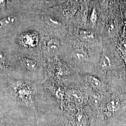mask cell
<instances>
[{
    "label": "cell",
    "instance_id": "cell-1",
    "mask_svg": "<svg viewBox=\"0 0 126 126\" xmlns=\"http://www.w3.org/2000/svg\"><path fill=\"white\" fill-rule=\"evenodd\" d=\"M82 84L89 90L104 94H109L110 89L107 85L99 78L90 73H80Z\"/></svg>",
    "mask_w": 126,
    "mask_h": 126
},
{
    "label": "cell",
    "instance_id": "cell-2",
    "mask_svg": "<svg viewBox=\"0 0 126 126\" xmlns=\"http://www.w3.org/2000/svg\"><path fill=\"white\" fill-rule=\"evenodd\" d=\"M14 89L16 90V92L18 98L21 99L27 106H31L32 108H35L34 90L33 88L28 84L17 82L15 86Z\"/></svg>",
    "mask_w": 126,
    "mask_h": 126
},
{
    "label": "cell",
    "instance_id": "cell-3",
    "mask_svg": "<svg viewBox=\"0 0 126 126\" xmlns=\"http://www.w3.org/2000/svg\"><path fill=\"white\" fill-rule=\"evenodd\" d=\"M88 103L92 108L100 110L110 94H104L86 89Z\"/></svg>",
    "mask_w": 126,
    "mask_h": 126
},
{
    "label": "cell",
    "instance_id": "cell-4",
    "mask_svg": "<svg viewBox=\"0 0 126 126\" xmlns=\"http://www.w3.org/2000/svg\"><path fill=\"white\" fill-rule=\"evenodd\" d=\"M60 48V41L57 38H52L47 44V50L51 56H56Z\"/></svg>",
    "mask_w": 126,
    "mask_h": 126
},
{
    "label": "cell",
    "instance_id": "cell-5",
    "mask_svg": "<svg viewBox=\"0 0 126 126\" xmlns=\"http://www.w3.org/2000/svg\"><path fill=\"white\" fill-rule=\"evenodd\" d=\"M78 36L81 40L85 42H91L94 39V33L90 30H79L78 31Z\"/></svg>",
    "mask_w": 126,
    "mask_h": 126
},
{
    "label": "cell",
    "instance_id": "cell-6",
    "mask_svg": "<svg viewBox=\"0 0 126 126\" xmlns=\"http://www.w3.org/2000/svg\"><path fill=\"white\" fill-rule=\"evenodd\" d=\"M17 17L13 16H9L0 20V28H5L10 27L17 22Z\"/></svg>",
    "mask_w": 126,
    "mask_h": 126
},
{
    "label": "cell",
    "instance_id": "cell-7",
    "mask_svg": "<svg viewBox=\"0 0 126 126\" xmlns=\"http://www.w3.org/2000/svg\"><path fill=\"white\" fill-rule=\"evenodd\" d=\"M20 60L24 67L29 70L34 71L38 68V63L34 60L26 58H22Z\"/></svg>",
    "mask_w": 126,
    "mask_h": 126
},
{
    "label": "cell",
    "instance_id": "cell-8",
    "mask_svg": "<svg viewBox=\"0 0 126 126\" xmlns=\"http://www.w3.org/2000/svg\"><path fill=\"white\" fill-rule=\"evenodd\" d=\"M9 66V63L4 56L0 53V67L2 69L7 68Z\"/></svg>",
    "mask_w": 126,
    "mask_h": 126
},
{
    "label": "cell",
    "instance_id": "cell-9",
    "mask_svg": "<svg viewBox=\"0 0 126 126\" xmlns=\"http://www.w3.org/2000/svg\"><path fill=\"white\" fill-rule=\"evenodd\" d=\"M97 20V13L95 9L94 8L92 10V12L90 16V20L92 22V23L94 24L96 22Z\"/></svg>",
    "mask_w": 126,
    "mask_h": 126
},
{
    "label": "cell",
    "instance_id": "cell-10",
    "mask_svg": "<svg viewBox=\"0 0 126 126\" xmlns=\"http://www.w3.org/2000/svg\"></svg>",
    "mask_w": 126,
    "mask_h": 126
}]
</instances>
